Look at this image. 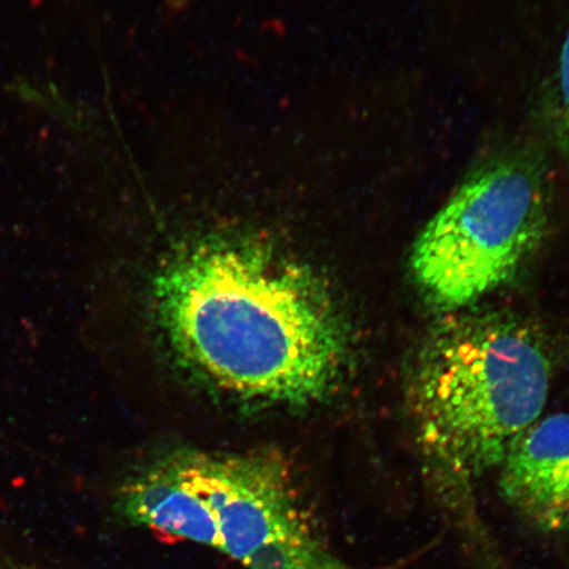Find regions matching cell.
Listing matches in <instances>:
<instances>
[{
	"label": "cell",
	"mask_w": 569,
	"mask_h": 569,
	"mask_svg": "<svg viewBox=\"0 0 569 569\" xmlns=\"http://www.w3.org/2000/svg\"><path fill=\"white\" fill-rule=\"evenodd\" d=\"M156 301L178 353L233 393L316 402L343 371L346 329L329 289L310 268L269 249H190L163 268Z\"/></svg>",
	"instance_id": "cell-1"
},
{
	"label": "cell",
	"mask_w": 569,
	"mask_h": 569,
	"mask_svg": "<svg viewBox=\"0 0 569 569\" xmlns=\"http://www.w3.org/2000/svg\"><path fill=\"white\" fill-rule=\"evenodd\" d=\"M551 375L543 341L501 312H452L418 353L408 402L419 450L442 501L479 540L476 482L542 418Z\"/></svg>",
	"instance_id": "cell-2"
},
{
	"label": "cell",
	"mask_w": 569,
	"mask_h": 569,
	"mask_svg": "<svg viewBox=\"0 0 569 569\" xmlns=\"http://www.w3.org/2000/svg\"><path fill=\"white\" fill-rule=\"evenodd\" d=\"M112 507L247 569H361L327 545L279 453H170L120 483Z\"/></svg>",
	"instance_id": "cell-3"
},
{
	"label": "cell",
	"mask_w": 569,
	"mask_h": 569,
	"mask_svg": "<svg viewBox=\"0 0 569 569\" xmlns=\"http://www.w3.org/2000/svg\"><path fill=\"white\" fill-rule=\"evenodd\" d=\"M547 219L549 191L536 162H489L419 232L412 279L433 308L465 311L513 279L542 241Z\"/></svg>",
	"instance_id": "cell-4"
},
{
	"label": "cell",
	"mask_w": 569,
	"mask_h": 569,
	"mask_svg": "<svg viewBox=\"0 0 569 569\" xmlns=\"http://www.w3.org/2000/svg\"><path fill=\"white\" fill-rule=\"evenodd\" d=\"M498 471L501 495L519 516L545 532L569 531V415L540 418Z\"/></svg>",
	"instance_id": "cell-5"
},
{
	"label": "cell",
	"mask_w": 569,
	"mask_h": 569,
	"mask_svg": "<svg viewBox=\"0 0 569 569\" xmlns=\"http://www.w3.org/2000/svg\"><path fill=\"white\" fill-rule=\"evenodd\" d=\"M559 137L569 158V32L561 49L557 81Z\"/></svg>",
	"instance_id": "cell-6"
},
{
	"label": "cell",
	"mask_w": 569,
	"mask_h": 569,
	"mask_svg": "<svg viewBox=\"0 0 569 569\" xmlns=\"http://www.w3.org/2000/svg\"><path fill=\"white\" fill-rule=\"evenodd\" d=\"M0 569H44L34 561L23 559L18 553L0 545Z\"/></svg>",
	"instance_id": "cell-7"
}]
</instances>
